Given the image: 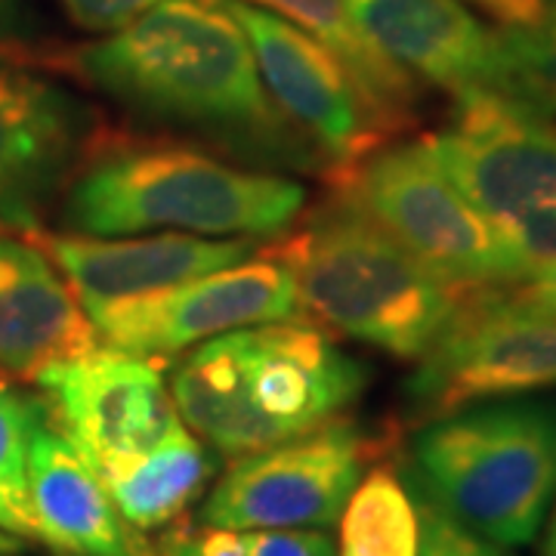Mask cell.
<instances>
[{"mask_svg":"<svg viewBox=\"0 0 556 556\" xmlns=\"http://www.w3.org/2000/svg\"><path fill=\"white\" fill-rule=\"evenodd\" d=\"M53 62L127 115L244 164L328 174L273 105L254 50L223 0H161L105 38L53 53Z\"/></svg>","mask_w":556,"mask_h":556,"instance_id":"6da1fadb","label":"cell"},{"mask_svg":"<svg viewBox=\"0 0 556 556\" xmlns=\"http://www.w3.org/2000/svg\"><path fill=\"white\" fill-rule=\"evenodd\" d=\"M68 236L118 239L177 232L199 239H276L303 214L291 174L236 164L189 142H97L62 192Z\"/></svg>","mask_w":556,"mask_h":556,"instance_id":"7a4b0ae2","label":"cell"},{"mask_svg":"<svg viewBox=\"0 0 556 556\" xmlns=\"http://www.w3.org/2000/svg\"><path fill=\"white\" fill-rule=\"evenodd\" d=\"M365 390L368 368L298 316L199 343L170 378L186 430L229 457L313 433Z\"/></svg>","mask_w":556,"mask_h":556,"instance_id":"3957f363","label":"cell"},{"mask_svg":"<svg viewBox=\"0 0 556 556\" xmlns=\"http://www.w3.org/2000/svg\"><path fill=\"white\" fill-rule=\"evenodd\" d=\"M273 251L291 266L306 316L408 362L430 353L477 294L430 273L346 199L321 207Z\"/></svg>","mask_w":556,"mask_h":556,"instance_id":"277c9868","label":"cell"},{"mask_svg":"<svg viewBox=\"0 0 556 556\" xmlns=\"http://www.w3.org/2000/svg\"><path fill=\"white\" fill-rule=\"evenodd\" d=\"M408 482L501 547L532 544L556 497V402L492 399L430 417Z\"/></svg>","mask_w":556,"mask_h":556,"instance_id":"5b68a950","label":"cell"},{"mask_svg":"<svg viewBox=\"0 0 556 556\" xmlns=\"http://www.w3.org/2000/svg\"><path fill=\"white\" fill-rule=\"evenodd\" d=\"M427 142L519 257L556 263V124L497 90H464Z\"/></svg>","mask_w":556,"mask_h":556,"instance_id":"8992f818","label":"cell"},{"mask_svg":"<svg viewBox=\"0 0 556 556\" xmlns=\"http://www.w3.org/2000/svg\"><path fill=\"white\" fill-rule=\"evenodd\" d=\"M343 199L460 291L517 288L532 266L442 170L427 137L380 146L340 179Z\"/></svg>","mask_w":556,"mask_h":556,"instance_id":"52a82bcc","label":"cell"},{"mask_svg":"<svg viewBox=\"0 0 556 556\" xmlns=\"http://www.w3.org/2000/svg\"><path fill=\"white\" fill-rule=\"evenodd\" d=\"M554 383L556 316L501 288L467 298L433 350L417 358L405 396L430 420Z\"/></svg>","mask_w":556,"mask_h":556,"instance_id":"ba28073f","label":"cell"},{"mask_svg":"<svg viewBox=\"0 0 556 556\" xmlns=\"http://www.w3.org/2000/svg\"><path fill=\"white\" fill-rule=\"evenodd\" d=\"M371 445L338 417L313 433L232 460L201 507V522L236 532L331 529L368 470Z\"/></svg>","mask_w":556,"mask_h":556,"instance_id":"9c48e42d","label":"cell"},{"mask_svg":"<svg viewBox=\"0 0 556 556\" xmlns=\"http://www.w3.org/2000/svg\"><path fill=\"white\" fill-rule=\"evenodd\" d=\"M254 50L269 100L313 146L334 182L387 146L390 127L325 47L248 0H223Z\"/></svg>","mask_w":556,"mask_h":556,"instance_id":"30bf717a","label":"cell"},{"mask_svg":"<svg viewBox=\"0 0 556 556\" xmlns=\"http://www.w3.org/2000/svg\"><path fill=\"white\" fill-rule=\"evenodd\" d=\"M298 309L291 266L276 251H257L177 288L109 306L90 325L102 346L155 362L239 328L294 318Z\"/></svg>","mask_w":556,"mask_h":556,"instance_id":"8fae6325","label":"cell"},{"mask_svg":"<svg viewBox=\"0 0 556 556\" xmlns=\"http://www.w3.org/2000/svg\"><path fill=\"white\" fill-rule=\"evenodd\" d=\"M50 412L97 477H112L186 424L152 358L112 346L56 362L35 378Z\"/></svg>","mask_w":556,"mask_h":556,"instance_id":"7c38bea8","label":"cell"},{"mask_svg":"<svg viewBox=\"0 0 556 556\" xmlns=\"http://www.w3.org/2000/svg\"><path fill=\"white\" fill-rule=\"evenodd\" d=\"M90 142L87 105L56 80L0 60V229L38 236Z\"/></svg>","mask_w":556,"mask_h":556,"instance_id":"4fadbf2b","label":"cell"},{"mask_svg":"<svg viewBox=\"0 0 556 556\" xmlns=\"http://www.w3.org/2000/svg\"><path fill=\"white\" fill-rule=\"evenodd\" d=\"M47 257L72 288L84 316L127 300L149 298L186 285L257 254V241L199 239L177 232H155L139 239H93V236H40Z\"/></svg>","mask_w":556,"mask_h":556,"instance_id":"5bb4252c","label":"cell"},{"mask_svg":"<svg viewBox=\"0 0 556 556\" xmlns=\"http://www.w3.org/2000/svg\"><path fill=\"white\" fill-rule=\"evenodd\" d=\"M28 507L35 538L56 556H159L115 510L97 470L62 433L47 399L28 439Z\"/></svg>","mask_w":556,"mask_h":556,"instance_id":"9a60e30c","label":"cell"},{"mask_svg":"<svg viewBox=\"0 0 556 556\" xmlns=\"http://www.w3.org/2000/svg\"><path fill=\"white\" fill-rule=\"evenodd\" d=\"M362 31L417 84L497 90V28L464 0H346Z\"/></svg>","mask_w":556,"mask_h":556,"instance_id":"2e32d148","label":"cell"},{"mask_svg":"<svg viewBox=\"0 0 556 556\" xmlns=\"http://www.w3.org/2000/svg\"><path fill=\"white\" fill-rule=\"evenodd\" d=\"M100 338L43 248L0 236V371L38 378L43 368L84 356Z\"/></svg>","mask_w":556,"mask_h":556,"instance_id":"e0dca14e","label":"cell"},{"mask_svg":"<svg viewBox=\"0 0 556 556\" xmlns=\"http://www.w3.org/2000/svg\"><path fill=\"white\" fill-rule=\"evenodd\" d=\"M278 20L291 22L306 38L325 47L350 72L356 87L371 102L390 134L405 130L417 115L420 84L362 31L346 0H248Z\"/></svg>","mask_w":556,"mask_h":556,"instance_id":"ac0fdd59","label":"cell"},{"mask_svg":"<svg viewBox=\"0 0 556 556\" xmlns=\"http://www.w3.org/2000/svg\"><path fill=\"white\" fill-rule=\"evenodd\" d=\"M211 473L214 460L207 448L182 427L159 448L102 479V485L127 526L152 532L182 517L186 507L204 492Z\"/></svg>","mask_w":556,"mask_h":556,"instance_id":"d6986e66","label":"cell"},{"mask_svg":"<svg viewBox=\"0 0 556 556\" xmlns=\"http://www.w3.org/2000/svg\"><path fill=\"white\" fill-rule=\"evenodd\" d=\"M338 556H417V510L390 470H368L340 514Z\"/></svg>","mask_w":556,"mask_h":556,"instance_id":"ffe728a7","label":"cell"},{"mask_svg":"<svg viewBox=\"0 0 556 556\" xmlns=\"http://www.w3.org/2000/svg\"><path fill=\"white\" fill-rule=\"evenodd\" d=\"M497 93L556 124V0L532 22L497 28Z\"/></svg>","mask_w":556,"mask_h":556,"instance_id":"44dd1931","label":"cell"},{"mask_svg":"<svg viewBox=\"0 0 556 556\" xmlns=\"http://www.w3.org/2000/svg\"><path fill=\"white\" fill-rule=\"evenodd\" d=\"M38 399L22 396L16 387L0 378V501L13 510L35 538V519L28 507V439Z\"/></svg>","mask_w":556,"mask_h":556,"instance_id":"7402d4cb","label":"cell"},{"mask_svg":"<svg viewBox=\"0 0 556 556\" xmlns=\"http://www.w3.org/2000/svg\"><path fill=\"white\" fill-rule=\"evenodd\" d=\"M408 492L417 510V556H510L507 547L470 532L417 489L408 485Z\"/></svg>","mask_w":556,"mask_h":556,"instance_id":"603a6c76","label":"cell"},{"mask_svg":"<svg viewBox=\"0 0 556 556\" xmlns=\"http://www.w3.org/2000/svg\"><path fill=\"white\" fill-rule=\"evenodd\" d=\"M161 0H62L68 20L90 35H112L127 22L139 20Z\"/></svg>","mask_w":556,"mask_h":556,"instance_id":"cb8c5ba5","label":"cell"},{"mask_svg":"<svg viewBox=\"0 0 556 556\" xmlns=\"http://www.w3.org/2000/svg\"><path fill=\"white\" fill-rule=\"evenodd\" d=\"M248 556H338L325 529H266L248 532Z\"/></svg>","mask_w":556,"mask_h":556,"instance_id":"d4e9b609","label":"cell"},{"mask_svg":"<svg viewBox=\"0 0 556 556\" xmlns=\"http://www.w3.org/2000/svg\"><path fill=\"white\" fill-rule=\"evenodd\" d=\"M164 556H248V532L204 526L164 541Z\"/></svg>","mask_w":556,"mask_h":556,"instance_id":"484cf974","label":"cell"},{"mask_svg":"<svg viewBox=\"0 0 556 556\" xmlns=\"http://www.w3.org/2000/svg\"><path fill=\"white\" fill-rule=\"evenodd\" d=\"M514 291H517L522 300L535 303L538 309H544V313L556 316V263L532 269L529 276L519 281Z\"/></svg>","mask_w":556,"mask_h":556,"instance_id":"4316f807","label":"cell"},{"mask_svg":"<svg viewBox=\"0 0 556 556\" xmlns=\"http://www.w3.org/2000/svg\"><path fill=\"white\" fill-rule=\"evenodd\" d=\"M31 25H35V16H31L28 0H0V47L28 40Z\"/></svg>","mask_w":556,"mask_h":556,"instance_id":"83f0119b","label":"cell"},{"mask_svg":"<svg viewBox=\"0 0 556 556\" xmlns=\"http://www.w3.org/2000/svg\"><path fill=\"white\" fill-rule=\"evenodd\" d=\"M495 16L501 25H517V22H532L544 10V0H464Z\"/></svg>","mask_w":556,"mask_h":556,"instance_id":"f1b7e54d","label":"cell"},{"mask_svg":"<svg viewBox=\"0 0 556 556\" xmlns=\"http://www.w3.org/2000/svg\"><path fill=\"white\" fill-rule=\"evenodd\" d=\"M25 551H28V541H25V538L0 529V556H22Z\"/></svg>","mask_w":556,"mask_h":556,"instance_id":"f546056e","label":"cell"},{"mask_svg":"<svg viewBox=\"0 0 556 556\" xmlns=\"http://www.w3.org/2000/svg\"><path fill=\"white\" fill-rule=\"evenodd\" d=\"M0 529H7V532H13V535L25 538V541H31V538H28V532H25V526H22L20 519L13 517V510H10L3 501H0Z\"/></svg>","mask_w":556,"mask_h":556,"instance_id":"4dcf8cb0","label":"cell"},{"mask_svg":"<svg viewBox=\"0 0 556 556\" xmlns=\"http://www.w3.org/2000/svg\"><path fill=\"white\" fill-rule=\"evenodd\" d=\"M554 501H556V497H554ZM544 556H556V514H554V519H551V532H547Z\"/></svg>","mask_w":556,"mask_h":556,"instance_id":"1f68e13d","label":"cell"}]
</instances>
